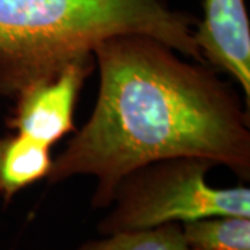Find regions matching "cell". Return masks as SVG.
<instances>
[{
  "instance_id": "obj_1",
  "label": "cell",
  "mask_w": 250,
  "mask_h": 250,
  "mask_svg": "<svg viewBox=\"0 0 250 250\" xmlns=\"http://www.w3.org/2000/svg\"><path fill=\"white\" fill-rule=\"evenodd\" d=\"M92 53L100 74L96 106L52 163L50 184L92 175V206L103 208L129 172L164 159H206L249 179V111L206 62L179 59L146 34L110 36Z\"/></svg>"
},
{
  "instance_id": "obj_2",
  "label": "cell",
  "mask_w": 250,
  "mask_h": 250,
  "mask_svg": "<svg viewBox=\"0 0 250 250\" xmlns=\"http://www.w3.org/2000/svg\"><path fill=\"white\" fill-rule=\"evenodd\" d=\"M196 25L167 0H0V95L29 68L118 34H146L206 62Z\"/></svg>"
},
{
  "instance_id": "obj_3",
  "label": "cell",
  "mask_w": 250,
  "mask_h": 250,
  "mask_svg": "<svg viewBox=\"0 0 250 250\" xmlns=\"http://www.w3.org/2000/svg\"><path fill=\"white\" fill-rule=\"evenodd\" d=\"M214 163L199 157L153 161L129 172L116 189L102 235L152 229L207 217H250V189L213 188L206 181Z\"/></svg>"
},
{
  "instance_id": "obj_4",
  "label": "cell",
  "mask_w": 250,
  "mask_h": 250,
  "mask_svg": "<svg viewBox=\"0 0 250 250\" xmlns=\"http://www.w3.org/2000/svg\"><path fill=\"white\" fill-rule=\"evenodd\" d=\"M93 67L92 50H81L22 72L6 92L16 98L10 128L47 146L70 134L77 99Z\"/></svg>"
},
{
  "instance_id": "obj_5",
  "label": "cell",
  "mask_w": 250,
  "mask_h": 250,
  "mask_svg": "<svg viewBox=\"0 0 250 250\" xmlns=\"http://www.w3.org/2000/svg\"><path fill=\"white\" fill-rule=\"evenodd\" d=\"M203 60L238 82L250 102V22L245 0H203L195 31Z\"/></svg>"
},
{
  "instance_id": "obj_6",
  "label": "cell",
  "mask_w": 250,
  "mask_h": 250,
  "mask_svg": "<svg viewBox=\"0 0 250 250\" xmlns=\"http://www.w3.org/2000/svg\"><path fill=\"white\" fill-rule=\"evenodd\" d=\"M50 146L25 135L0 138V197L9 205L29 185L47 178L52 168Z\"/></svg>"
},
{
  "instance_id": "obj_7",
  "label": "cell",
  "mask_w": 250,
  "mask_h": 250,
  "mask_svg": "<svg viewBox=\"0 0 250 250\" xmlns=\"http://www.w3.org/2000/svg\"><path fill=\"white\" fill-rule=\"evenodd\" d=\"M181 228L190 250H250V217H207Z\"/></svg>"
},
{
  "instance_id": "obj_8",
  "label": "cell",
  "mask_w": 250,
  "mask_h": 250,
  "mask_svg": "<svg viewBox=\"0 0 250 250\" xmlns=\"http://www.w3.org/2000/svg\"><path fill=\"white\" fill-rule=\"evenodd\" d=\"M104 236L103 239L86 242L77 250H190L178 223Z\"/></svg>"
}]
</instances>
